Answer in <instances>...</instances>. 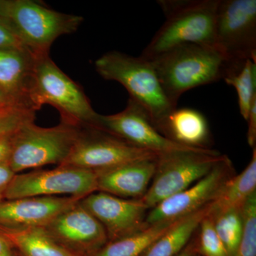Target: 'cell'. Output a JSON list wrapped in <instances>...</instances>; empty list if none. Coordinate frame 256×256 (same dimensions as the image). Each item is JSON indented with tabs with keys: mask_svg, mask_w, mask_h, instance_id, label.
I'll use <instances>...</instances> for the list:
<instances>
[{
	"mask_svg": "<svg viewBox=\"0 0 256 256\" xmlns=\"http://www.w3.org/2000/svg\"><path fill=\"white\" fill-rule=\"evenodd\" d=\"M162 86L175 106L184 92L225 78L240 68L216 47L188 44L151 58Z\"/></svg>",
	"mask_w": 256,
	"mask_h": 256,
	"instance_id": "6da1fadb",
	"label": "cell"
},
{
	"mask_svg": "<svg viewBox=\"0 0 256 256\" xmlns=\"http://www.w3.org/2000/svg\"><path fill=\"white\" fill-rule=\"evenodd\" d=\"M158 3L166 20L143 50L142 57L151 60L188 44L216 48L215 24L220 0H159Z\"/></svg>",
	"mask_w": 256,
	"mask_h": 256,
	"instance_id": "7a4b0ae2",
	"label": "cell"
},
{
	"mask_svg": "<svg viewBox=\"0 0 256 256\" xmlns=\"http://www.w3.org/2000/svg\"><path fill=\"white\" fill-rule=\"evenodd\" d=\"M95 67L104 79L124 86L130 98L146 110L154 127L176 108L165 94L152 62L142 56H131L114 50L98 58Z\"/></svg>",
	"mask_w": 256,
	"mask_h": 256,
	"instance_id": "3957f363",
	"label": "cell"
},
{
	"mask_svg": "<svg viewBox=\"0 0 256 256\" xmlns=\"http://www.w3.org/2000/svg\"><path fill=\"white\" fill-rule=\"evenodd\" d=\"M36 111L48 104L60 111L62 122L80 128H96L99 114L92 108L82 87L60 70L50 57L35 60L30 96Z\"/></svg>",
	"mask_w": 256,
	"mask_h": 256,
	"instance_id": "277c9868",
	"label": "cell"
},
{
	"mask_svg": "<svg viewBox=\"0 0 256 256\" xmlns=\"http://www.w3.org/2000/svg\"><path fill=\"white\" fill-rule=\"evenodd\" d=\"M82 128L60 122L42 128L34 121L23 124L14 133L12 152L8 164L15 174L45 165H62L72 152Z\"/></svg>",
	"mask_w": 256,
	"mask_h": 256,
	"instance_id": "5b68a950",
	"label": "cell"
},
{
	"mask_svg": "<svg viewBox=\"0 0 256 256\" xmlns=\"http://www.w3.org/2000/svg\"><path fill=\"white\" fill-rule=\"evenodd\" d=\"M224 156L213 149L180 151L158 156L154 178L140 200L151 210L206 176Z\"/></svg>",
	"mask_w": 256,
	"mask_h": 256,
	"instance_id": "8992f818",
	"label": "cell"
},
{
	"mask_svg": "<svg viewBox=\"0 0 256 256\" xmlns=\"http://www.w3.org/2000/svg\"><path fill=\"white\" fill-rule=\"evenodd\" d=\"M9 20L35 58L48 55L58 37L74 33L84 21L78 15L58 12L32 0H12Z\"/></svg>",
	"mask_w": 256,
	"mask_h": 256,
	"instance_id": "52a82bcc",
	"label": "cell"
},
{
	"mask_svg": "<svg viewBox=\"0 0 256 256\" xmlns=\"http://www.w3.org/2000/svg\"><path fill=\"white\" fill-rule=\"evenodd\" d=\"M98 192L95 171L60 165L56 169L15 174L4 193L6 200L34 196L82 198Z\"/></svg>",
	"mask_w": 256,
	"mask_h": 256,
	"instance_id": "ba28073f",
	"label": "cell"
},
{
	"mask_svg": "<svg viewBox=\"0 0 256 256\" xmlns=\"http://www.w3.org/2000/svg\"><path fill=\"white\" fill-rule=\"evenodd\" d=\"M215 38L216 48L236 66L256 62V0H220Z\"/></svg>",
	"mask_w": 256,
	"mask_h": 256,
	"instance_id": "9c48e42d",
	"label": "cell"
},
{
	"mask_svg": "<svg viewBox=\"0 0 256 256\" xmlns=\"http://www.w3.org/2000/svg\"><path fill=\"white\" fill-rule=\"evenodd\" d=\"M72 152L63 164L97 171L158 156L95 128H82Z\"/></svg>",
	"mask_w": 256,
	"mask_h": 256,
	"instance_id": "30bf717a",
	"label": "cell"
},
{
	"mask_svg": "<svg viewBox=\"0 0 256 256\" xmlns=\"http://www.w3.org/2000/svg\"><path fill=\"white\" fill-rule=\"evenodd\" d=\"M235 174L233 163L224 156L206 176L150 210L146 225L173 222L204 208L214 201L226 183Z\"/></svg>",
	"mask_w": 256,
	"mask_h": 256,
	"instance_id": "8fae6325",
	"label": "cell"
},
{
	"mask_svg": "<svg viewBox=\"0 0 256 256\" xmlns=\"http://www.w3.org/2000/svg\"><path fill=\"white\" fill-rule=\"evenodd\" d=\"M96 128L158 156L180 151L206 150L181 146L164 137L152 124L146 110L130 98L126 108L118 114H99Z\"/></svg>",
	"mask_w": 256,
	"mask_h": 256,
	"instance_id": "7c38bea8",
	"label": "cell"
},
{
	"mask_svg": "<svg viewBox=\"0 0 256 256\" xmlns=\"http://www.w3.org/2000/svg\"><path fill=\"white\" fill-rule=\"evenodd\" d=\"M105 228L109 242L136 233L146 226L150 208L141 200H130L96 192L80 201Z\"/></svg>",
	"mask_w": 256,
	"mask_h": 256,
	"instance_id": "4fadbf2b",
	"label": "cell"
},
{
	"mask_svg": "<svg viewBox=\"0 0 256 256\" xmlns=\"http://www.w3.org/2000/svg\"><path fill=\"white\" fill-rule=\"evenodd\" d=\"M44 228L64 248L68 246L90 252V256L108 242L104 226L80 202L56 217Z\"/></svg>",
	"mask_w": 256,
	"mask_h": 256,
	"instance_id": "5bb4252c",
	"label": "cell"
},
{
	"mask_svg": "<svg viewBox=\"0 0 256 256\" xmlns=\"http://www.w3.org/2000/svg\"><path fill=\"white\" fill-rule=\"evenodd\" d=\"M70 196H34L0 202V230L44 228L80 201Z\"/></svg>",
	"mask_w": 256,
	"mask_h": 256,
	"instance_id": "9a60e30c",
	"label": "cell"
},
{
	"mask_svg": "<svg viewBox=\"0 0 256 256\" xmlns=\"http://www.w3.org/2000/svg\"><path fill=\"white\" fill-rule=\"evenodd\" d=\"M158 158L136 160L95 171L98 192L120 198L140 200L154 178Z\"/></svg>",
	"mask_w": 256,
	"mask_h": 256,
	"instance_id": "2e32d148",
	"label": "cell"
},
{
	"mask_svg": "<svg viewBox=\"0 0 256 256\" xmlns=\"http://www.w3.org/2000/svg\"><path fill=\"white\" fill-rule=\"evenodd\" d=\"M35 60L26 50H0V88L16 105L32 110L30 96Z\"/></svg>",
	"mask_w": 256,
	"mask_h": 256,
	"instance_id": "e0dca14e",
	"label": "cell"
},
{
	"mask_svg": "<svg viewBox=\"0 0 256 256\" xmlns=\"http://www.w3.org/2000/svg\"><path fill=\"white\" fill-rule=\"evenodd\" d=\"M156 128L164 137L181 146L212 149L210 146L212 134L208 121L201 112L195 109L176 108Z\"/></svg>",
	"mask_w": 256,
	"mask_h": 256,
	"instance_id": "ac0fdd59",
	"label": "cell"
},
{
	"mask_svg": "<svg viewBox=\"0 0 256 256\" xmlns=\"http://www.w3.org/2000/svg\"><path fill=\"white\" fill-rule=\"evenodd\" d=\"M210 205L176 220L142 256H176L196 234L202 220L208 214Z\"/></svg>",
	"mask_w": 256,
	"mask_h": 256,
	"instance_id": "d6986e66",
	"label": "cell"
},
{
	"mask_svg": "<svg viewBox=\"0 0 256 256\" xmlns=\"http://www.w3.org/2000/svg\"><path fill=\"white\" fill-rule=\"evenodd\" d=\"M256 192V148L252 160L240 174H235L226 183L214 201L210 205V214L234 208H242L244 204Z\"/></svg>",
	"mask_w": 256,
	"mask_h": 256,
	"instance_id": "ffe728a7",
	"label": "cell"
},
{
	"mask_svg": "<svg viewBox=\"0 0 256 256\" xmlns=\"http://www.w3.org/2000/svg\"><path fill=\"white\" fill-rule=\"evenodd\" d=\"M24 256H72L44 228L0 230Z\"/></svg>",
	"mask_w": 256,
	"mask_h": 256,
	"instance_id": "44dd1931",
	"label": "cell"
},
{
	"mask_svg": "<svg viewBox=\"0 0 256 256\" xmlns=\"http://www.w3.org/2000/svg\"><path fill=\"white\" fill-rule=\"evenodd\" d=\"M176 220L146 225L131 235L108 242L92 256H142L150 246Z\"/></svg>",
	"mask_w": 256,
	"mask_h": 256,
	"instance_id": "7402d4cb",
	"label": "cell"
},
{
	"mask_svg": "<svg viewBox=\"0 0 256 256\" xmlns=\"http://www.w3.org/2000/svg\"><path fill=\"white\" fill-rule=\"evenodd\" d=\"M224 80L236 90L240 114L247 120L252 102L256 99V60H246L240 68L229 74Z\"/></svg>",
	"mask_w": 256,
	"mask_h": 256,
	"instance_id": "603a6c76",
	"label": "cell"
},
{
	"mask_svg": "<svg viewBox=\"0 0 256 256\" xmlns=\"http://www.w3.org/2000/svg\"><path fill=\"white\" fill-rule=\"evenodd\" d=\"M242 208H234L210 214L216 232L228 256H234L242 234Z\"/></svg>",
	"mask_w": 256,
	"mask_h": 256,
	"instance_id": "cb8c5ba5",
	"label": "cell"
},
{
	"mask_svg": "<svg viewBox=\"0 0 256 256\" xmlns=\"http://www.w3.org/2000/svg\"><path fill=\"white\" fill-rule=\"evenodd\" d=\"M242 216V236L234 256H256V192L244 204Z\"/></svg>",
	"mask_w": 256,
	"mask_h": 256,
	"instance_id": "d4e9b609",
	"label": "cell"
},
{
	"mask_svg": "<svg viewBox=\"0 0 256 256\" xmlns=\"http://www.w3.org/2000/svg\"><path fill=\"white\" fill-rule=\"evenodd\" d=\"M197 249L202 256H228L223 242L216 232L213 220L208 214L198 228Z\"/></svg>",
	"mask_w": 256,
	"mask_h": 256,
	"instance_id": "484cf974",
	"label": "cell"
},
{
	"mask_svg": "<svg viewBox=\"0 0 256 256\" xmlns=\"http://www.w3.org/2000/svg\"><path fill=\"white\" fill-rule=\"evenodd\" d=\"M36 112L14 107L0 112V136L16 132L23 124L34 121Z\"/></svg>",
	"mask_w": 256,
	"mask_h": 256,
	"instance_id": "4316f807",
	"label": "cell"
},
{
	"mask_svg": "<svg viewBox=\"0 0 256 256\" xmlns=\"http://www.w3.org/2000/svg\"><path fill=\"white\" fill-rule=\"evenodd\" d=\"M0 50L28 52L9 18H0Z\"/></svg>",
	"mask_w": 256,
	"mask_h": 256,
	"instance_id": "83f0119b",
	"label": "cell"
},
{
	"mask_svg": "<svg viewBox=\"0 0 256 256\" xmlns=\"http://www.w3.org/2000/svg\"><path fill=\"white\" fill-rule=\"evenodd\" d=\"M14 133L0 136V164L9 162L12 152Z\"/></svg>",
	"mask_w": 256,
	"mask_h": 256,
	"instance_id": "f1b7e54d",
	"label": "cell"
},
{
	"mask_svg": "<svg viewBox=\"0 0 256 256\" xmlns=\"http://www.w3.org/2000/svg\"><path fill=\"white\" fill-rule=\"evenodd\" d=\"M247 141L252 149L256 146V99L252 102L247 119Z\"/></svg>",
	"mask_w": 256,
	"mask_h": 256,
	"instance_id": "f546056e",
	"label": "cell"
},
{
	"mask_svg": "<svg viewBox=\"0 0 256 256\" xmlns=\"http://www.w3.org/2000/svg\"><path fill=\"white\" fill-rule=\"evenodd\" d=\"M15 174L9 164H0V202L4 198L5 192Z\"/></svg>",
	"mask_w": 256,
	"mask_h": 256,
	"instance_id": "4dcf8cb0",
	"label": "cell"
},
{
	"mask_svg": "<svg viewBox=\"0 0 256 256\" xmlns=\"http://www.w3.org/2000/svg\"><path fill=\"white\" fill-rule=\"evenodd\" d=\"M13 107H20V106L16 105L14 101L6 94V92H4V90L0 88V110H5V109H8Z\"/></svg>",
	"mask_w": 256,
	"mask_h": 256,
	"instance_id": "1f68e13d",
	"label": "cell"
},
{
	"mask_svg": "<svg viewBox=\"0 0 256 256\" xmlns=\"http://www.w3.org/2000/svg\"><path fill=\"white\" fill-rule=\"evenodd\" d=\"M176 256H202L197 249L196 238H192L188 246Z\"/></svg>",
	"mask_w": 256,
	"mask_h": 256,
	"instance_id": "d6a6232c",
	"label": "cell"
},
{
	"mask_svg": "<svg viewBox=\"0 0 256 256\" xmlns=\"http://www.w3.org/2000/svg\"><path fill=\"white\" fill-rule=\"evenodd\" d=\"M0 256H13L11 250V244L1 232H0Z\"/></svg>",
	"mask_w": 256,
	"mask_h": 256,
	"instance_id": "836d02e7",
	"label": "cell"
},
{
	"mask_svg": "<svg viewBox=\"0 0 256 256\" xmlns=\"http://www.w3.org/2000/svg\"><path fill=\"white\" fill-rule=\"evenodd\" d=\"M12 0H0V18H9Z\"/></svg>",
	"mask_w": 256,
	"mask_h": 256,
	"instance_id": "e575fe53",
	"label": "cell"
},
{
	"mask_svg": "<svg viewBox=\"0 0 256 256\" xmlns=\"http://www.w3.org/2000/svg\"><path fill=\"white\" fill-rule=\"evenodd\" d=\"M14 108V107H13ZM5 110H6V109H5ZM2 110H0V112H1V111H2Z\"/></svg>",
	"mask_w": 256,
	"mask_h": 256,
	"instance_id": "d590c367",
	"label": "cell"
},
{
	"mask_svg": "<svg viewBox=\"0 0 256 256\" xmlns=\"http://www.w3.org/2000/svg\"><path fill=\"white\" fill-rule=\"evenodd\" d=\"M72 256H77L73 255V254H72Z\"/></svg>",
	"mask_w": 256,
	"mask_h": 256,
	"instance_id": "8d00e7d4",
	"label": "cell"
}]
</instances>
